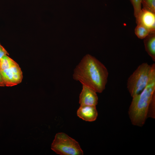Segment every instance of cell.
Wrapping results in <instances>:
<instances>
[{
  "mask_svg": "<svg viewBox=\"0 0 155 155\" xmlns=\"http://www.w3.org/2000/svg\"><path fill=\"white\" fill-rule=\"evenodd\" d=\"M7 54V52L0 44V59L4 55Z\"/></svg>",
  "mask_w": 155,
  "mask_h": 155,
  "instance_id": "obj_14",
  "label": "cell"
},
{
  "mask_svg": "<svg viewBox=\"0 0 155 155\" xmlns=\"http://www.w3.org/2000/svg\"><path fill=\"white\" fill-rule=\"evenodd\" d=\"M144 43L146 51L155 61V32L150 33L144 38Z\"/></svg>",
  "mask_w": 155,
  "mask_h": 155,
  "instance_id": "obj_9",
  "label": "cell"
},
{
  "mask_svg": "<svg viewBox=\"0 0 155 155\" xmlns=\"http://www.w3.org/2000/svg\"><path fill=\"white\" fill-rule=\"evenodd\" d=\"M143 8L155 13V0H142Z\"/></svg>",
  "mask_w": 155,
  "mask_h": 155,
  "instance_id": "obj_11",
  "label": "cell"
},
{
  "mask_svg": "<svg viewBox=\"0 0 155 155\" xmlns=\"http://www.w3.org/2000/svg\"><path fill=\"white\" fill-rule=\"evenodd\" d=\"M155 94V75L140 93L132 97L128 113L133 125L142 127L145 124L149 104Z\"/></svg>",
  "mask_w": 155,
  "mask_h": 155,
  "instance_id": "obj_2",
  "label": "cell"
},
{
  "mask_svg": "<svg viewBox=\"0 0 155 155\" xmlns=\"http://www.w3.org/2000/svg\"><path fill=\"white\" fill-rule=\"evenodd\" d=\"M77 113L80 118L89 122L95 121L98 115L96 106H80Z\"/></svg>",
  "mask_w": 155,
  "mask_h": 155,
  "instance_id": "obj_8",
  "label": "cell"
},
{
  "mask_svg": "<svg viewBox=\"0 0 155 155\" xmlns=\"http://www.w3.org/2000/svg\"><path fill=\"white\" fill-rule=\"evenodd\" d=\"M0 71L6 86L16 85L22 81V72L19 65L7 55L0 59Z\"/></svg>",
  "mask_w": 155,
  "mask_h": 155,
  "instance_id": "obj_4",
  "label": "cell"
},
{
  "mask_svg": "<svg viewBox=\"0 0 155 155\" xmlns=\"http://www.w3.org/2000/svg\"><path fill=\"white\" fill-rule=\"evenodd\" d=\"M51 149L61 155H82L83 152L79 143L66 133H57L51 145Z\"/></svg>",
  "mask_w": 155,
  "mask_h": 155,
  "instance_id": "obj_5",
  "label": "cell"
},
{
  "mask_svg": "<svg viewBox=\"0 0 155 155\" xmlns=\"http://www.w3.org/2000/svg\"><path fill=\"white\" fill-rule=\"evenodd\" d=\"M108 73L106 67L94 57L86 54L74 70L73 79L92 89L102 92L105 88Z\"/></svg>",
  "mask_w": 155,
  "mask_h": 155,
  "instance_id": "obj_1",
  "label": "cell"
},
{
  "mask_svg": "<svg viewBox=\"0 0 155 155\" xmlns=\"http://www.w3.org/2000/svg\"><path fill=\"white\" fill-rule=\"evenodd\" d=\"M5 86V85L0 71V86Z\"/></svg>",
  "mask_w": 155,
  "mask_h": 155,
  "instance_id": "obj_15",
  "label": "cell"
},
{
  "mask_svg": "<svg viewBox=\"0 0 155 155\" xmlns=\"http://www.w3.org/2000/svg\"><path fill=\"white\" fill-rule=\"evenodd\" d=\"M96 92L92 89L84 85L79 96V103L80 106H96L98 98Z\"/></svg>",
  "mask_w": 155,
  "mask_h": 155,
  "instance_id": "obj_7",
  "label": "cell"
},
{
  "mask_svg": "<svg viewBox=\"0 0 155 155\" xmlns=\"http://www.w3.org/2000/svg\"><path fill=\"white\" fill-rule=\"evenodd\" d=\"M137 24H141L147 28L150 33L155 32V13L142 8L136 18Z\"/></svg>",
  "mask_w": 155,
  "mask_h": 155,
  "instance_id": "obj_6",
  "label": "cell"
},
{
  "mask_svg": "<svg viewBox=\"0 0 155 155\" xmlns=\"http://www.w3.org/2000/svg\"><path fill=\"white\" fill-rule=\"evenodd\" d=\"M135 33L139 38L143 39L146 38L149 34L150 32L143 25L137 24L135 29Z\"/></svg>",
  "mask_w": 155,
  "mask_h": 155,
  "instance_id": "obj_10",
  "label": "cell"
},
{
  "mask_svg": "<svg viewBox=\"0 0 155 155\" xmlns=\"http://www.w3.org/2000/svg\"><path fill=\"white\" fill-rule=\"evenodd\" d=\"M155 75V64L143 63L140 65L128 79L127 87L133 97L140 93Z\"/></svg>",
  "mask_w": 155,
  "mask_h": 155,
  "instance_id": "obj_3",
  "label": "cell"
},
{
  "mask_svg": "<svg viewBox=\"0 0 155 155\" xmlns=\"http://www.w3.org/2000/svg\"><path fill=\"white\" fill-rule=\"evenodd\" d=\"M147 117L153 119L155 118V94L153 96L149 104Z\"/></svg>",
  "mask_w": 155,
  "mask_h": 155,
  "instance_id": "obj_13",
  "label": "cell"
},
{
  "mask_svg": "<svg viewBox=\"0 0 155 155\" xmlns=\"http://www.w3.org/2000/svg\"><path fill=\"white\" fill-rule=\"evenodd\" d=\"M134 9V16L136 18L138 16L142 9V0H129Z\"/></svg>",
  "mask_w": 155,
  "mask_h": 155,
  "instance_id": "obj_12",
  "label": "cell"
}]
</instances>
